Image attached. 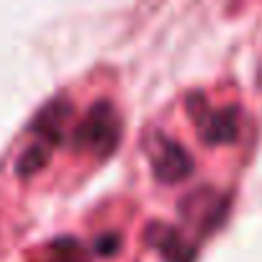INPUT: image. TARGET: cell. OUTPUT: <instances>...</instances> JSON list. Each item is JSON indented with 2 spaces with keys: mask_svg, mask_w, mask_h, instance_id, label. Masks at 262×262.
Segmentation results:
<instances>
[{
  "mask_svg": "<svg viewBox=\"0 0 262 262\" xmlns=\"http://www.w3.org/2000/svg\"><path fill=\"white\" fill-rule=\"evenodd\" d=\"M118 137H121V118L108 100H98L95 105H90L85 118L72 131V142L80 149L93 152L95 157L111 155L118 144Z\"/></svg>",
  "mask_w": 262,
  "mask_h": 262,
  "instance_id": "6da1fadb",
  "label": "cell"
},
{
  "mask_svg": "<svg viewBox=\"0 0 262 262\" xmlns=\"http://www.w3.org/2000/svg\"><path fill=\"white\" fill-rule=\"evenodd\" d=\"M149 160L155 175L162 183H178L193 170L190 152L170 137H155L149 142Z\"/></svg>",
  "mask_w": 262,
  "mask_h": 262,
  "instance_id": "7a4b0ae2",
  "label": "cell"
},
{
  "mask_svg": "<svg viewBox=\"0 0 262 262\" xmlns=\"http://www.w3.org/2000/svg\"><path fill=\"white\" fill-rule=\"evenodd\" d=\"M198 131L208 144L231 142L239 134V121L234 108H203L198 113Z\"/></svg>",
  "mask_w": 262,
  "mask_h": 262,
  "instance_id": "3957f363",
  "label": "cell"
},
{
  "mask_svg": "<svg viewBox=\"0 0 262 262\" xmlns=\"http://www.w3.org/2000/svg\"><path fill=\"white\" fill-rule=\"evenodd\" d=\"M49 262H88V257L75 239H62L49 249Z\"/></svg>",
  "mask_w": 262,
  "mask_h": 262,
  "instance_id": "5b68a950",
  "label": "cell"
},
{
  "mask_svg": "<svg viewBox=\"0 0 262 262\" xmlns=\"http://www.w3.org/2000/svg\"><path fill=\"white\" fill-rule=\"evenodd\" d=\"M149 242L162 252V257L167 262H190V257H193V252L185 244V239L175 229H170V226L155 224V229L149 231Z\"/></svg>",
  "mask_w": 262,
  "mask_h": 262,
  "instance_id": "277c9868",
  "label": "cell"
},
{
  "mask_svg": "<svg viewBox=\"0 0 262 262\" xmlns=\"http://www.w3.org/2000/svg\"><path fill=\"white\" fill-rule=\"evenodd\" d=\"M116 244H118V236H116V234L98 236V249H100V252H105V254H111V252L116 249Z\"/></svg>",
  "mask_w": 262,
  "mask_h": 262,
  "instance_id": "8992f818",
  "label": "cell"
}]
</instances>
